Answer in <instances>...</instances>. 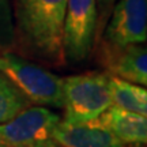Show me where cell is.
I'll list each match as a JSON object with an SVG mask.
<instances>
[{"label":"cell","instance_id":"cell-7","mask_svg":"<svg viewBox=\"0 0 147 147\" xmlns=\"http://www.w3.org/2000/svg\"><path fill=\"white\" fill-rule=\"evenodd\" d=\"M147 37V0H119L104 40L115 45L143 44Z\"/></svg>","mask_w":147,"mask_h":147},{"label":"cell","instance_id":"cell-2","mask_svg":"<svg viewBox=\"0 0 147 147\" xmlns=\"http://www.w3.org/2000/svg\"><path fill=\"white\" fill-rule=\"evenodd\" d=\"M112 106L109 75L89 72L63 78L64 120L83 123L97 119Z\"/></svg>","mask_w":147,"mask_h":147},{"label":"cell","instance_id":"cell-11","mask_svg":"<svg viewBox=\"0 0 147 147\" xmlns=\"http://www.w3.org/2000/svg\"><path fill=\"white\" fill-rule=\"evenodd\" d=\"M29 104L26 97L0 72V123L12 119Z\"/></svg>","mask_w":147,"mask_h":147},{"label":"cell","instance_id":"cell-4","mask_svg":"<svg viewBox=\"0 0 147 147\" xmlns=\"http://www.w3.org/2000/svg\"><path fill=\"white\" fill-rule=\"evenodd\" d=\"M59 121L60 117L44 106H27L0 123V147H57L53 129Z\"/></svg>","mask_w":147,"mask_h":147},{"label":"cell","instance_id":"cell-3","mask_svg":"<svg viewBox=\"0 0 147 147\" xmlns=\"http://www.w3.org/2000/svg\"><path fill=\"white\" fill-rule=\"evenodd\" d=\"M0 72L29 102L63 108V78L11 53L0 55Z\"/></svg>","mask_w":147,"mask_h":147},{"label":"cell","instance_id":"cell-13","mask_svg":"<svg viewBox=\"0 0 147 147\" xmlns=\"http://www.w3.org/2000/svg\"><path fill=\"white\" fill-rule=\"evenodd\" d=\"M115 3L116 0H97V11H98V16H100L98 26L104 25V22L106 21V18L109 15V12L112 11Z\"/></svg>","mask_w":147,"mask_h":147},{"label":"cell","instance_id":"cell-1","mask_svg":"<svg viewBox=\"0 0 147 147\" xmlns=\"http://www.w3.org/2000/svg\"><path fill=\"white\" fill-rule=\"evenodd\" d=\"M68 0H18L16 23L25 41L41 57L63 64V27Z\"/></svg>","mask_w":147,"mask_h":147},{"label":"cell","instance_id":"cell-5","mask_svg":"<svg viewBox=\"0 0 147 147\" xmlns=\"http://www.w3.org/2000/svg\"><path fill=\"white\" fill-rule=\"evenodd\" d=\"M97 0H68L63 27L64 57L80 63L89 56L97 30Z\"/></svg>","mask_w":147,"mask_h":147},{"label":"cell","instance_id":"cell-12","mask_svg":"<svg viewBox=\"0 0 147 147\" xmlns=\"http://www.w3.org/2000/svg\"><path fill=\"white\" fill-rule=\"evenodd\" d=\"M14 18L8 0H0V51L7 49L14 41Z\"/></svg>","mask_w":147,"mask_h":147},{"label":"cell","instance_id":"cell-6","mask_svg":"<svg viewBox=\"0 0 147 147\" xmlns=\"http://www.w3.org/2000/svg\"><path fill=\"white\" fill-rule=\"evenodd\" d=\"M97 59L110 75L131 83L147 84V51L142 44L120 47L102 40Z\"/></svg>","mask_w":147,"mask_h":147},{"label":"cell","instance_id":"cell-9","mask_svg":"<svg viewBox=\"0 0 147 147\" xmlns=\"http://www.w3.org/2000/svg\"><path fill=\"white\" fill-rule=\"evenodd\" d=\"M101 121L113 132L124 146L135 144L143 146L147 140V120L146 116L110 106L102 115L98 116Z\"/></svg>","mask_w":147,"mask_h":147},{"label":"cell","instance_id":"cell-8","mask_svg":"<svg viewBox=\"0 0 147 147\" xmlns=\"http://www.w3.org/2000/svg\"><path fill=\"white\" fill-rule=\"evenodd\" d=\"M57 147H124L100 117L83 123L60 120L53 129Z\"/></svg>","mask_w":147,"mask_h":147},{"label":"cell","instance_id":"cell-10","mask_svg":"<svg viewBox=\"0 0 147 147\" xmlns=\"http://www.w3.org/2000/svg\"><path fill=\"white\" fill-rule=\"evenodd\" d=\"M109 86L112 105L119 109L146 116L147 91L144 87L134 84L128 80L113 76L109 74Z\"/></svg>","mask_w":147,"mask_h":147}]
</instances>
